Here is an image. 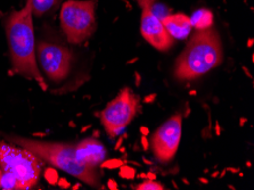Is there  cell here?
<instances>
[{
	"mask_svg": "<svg viewBox=\"0 0 254 190\" xmlns=\"http://www.w3.org/2000/svg\"><path fill=\"white\" fill-rule=\"evenodd\" d=\"M0 169L18 182L21 189L34 187L40 179V160L36 155L8 141L0 142Z\"/></svg>",
	"mask_w": 254,
	"mask_h": 190,
	"instance_id": "cell-6",
	"label": "cell"
},
{
	"mask_svg": "<svg viewBox=\"0 0 254 190\" xmlns=\"http://www.w3.org/2000/svg\"><path fill=\"white\" fill-rule=\"evenodd\" d=\"M33 17H51L62 6L63 0H30Z\"/></svg>",
	"mask_w": 254,
	"mask_h": 190,
	"instance_id": "cell-12",
	"label": "cell"
},
{
	"mask_svg": "<svg viewBox=\"0 0 254 190\" xmlns=\"http://www.w3.org/2000/svg\"><path fill=\"white\" fill-rule=\"evenodd\" d=\"M36 60L40 74L48 83L60 87L70 79L74 69V54L57 31L45 25L36 41ZM47 88V87H46Z\"/></svg>",
	"mask_w": 254,
	"mask_h": 190,
	"instance_id": "cell-4",
	"label": "cell"
},
{
	"mask_svg": "<svg viewBox=\"0 0 254 190\" xmlns=\"http://www.w3.org/2000/svg\"><path fill=\"white\" fill-rule=\"evenodd\" d=\"M221 62L222 47L217 31L197 30L176 62L175 75L178 80L197 79Z\"/></svg>",
	"mask_w": 254,
	"mask_h": 190,
	"instance_id": "cell-2",
	"label": "cell"
},
{
	"mask_svg": "<svg viewBox=\"0 0 254 190\" xmlns=\"http://www.w3.org/2000/svg\"><path fill=\"white\" fill-rule=\"evenodd\" d=\"M122 165L121 160H112V161H105L103 163L104 168H110V169H115L120 168Z\"/></svg>",
	"mask_w": 254,
	"mask_h": 190,
	"instance_id": "cell-17",
	"label": "cell"
},
{
	"mask_svg": "<svg viewBox=\"0 0 254 190\" xmlns=\"http://www.w3.org/2000/svg\"><path fill=\"white\" fill-rule=\"evenodd\" d=\"M142 145H144L145 149L147 148V147H148V143H146V139H145V138H142Z\"/></svg>",
	"mask_w": 254,
	"mask_h": 190,
	"instance_id": "cell-18",
	"label": "cell"
},
{
	"mask_svg": "<svg viewBox=\"0 0 254 190\" xmlns=\"http://www.w3.org/2000/svg\"><path fill=\"white\" fill-rule=\"evenodd\" d=\"M182 121L180 114L172 115L153 134V152L161 163H168L175 157L182 137Z\"/></svg>",
	"mask_w": 254,
	"mask_h": 190,
	"instance_id": "cell-8",
	"label": "cell"
},
{
	"mask_svg": "<svg viewBox=\"0 0 254 190\" xmlns=\"http://www.w3.org/2000/svg\"><path fill=\"white\" fill-rule=\"evenodd\" d=\"M1 173H2V171H1V169H0V179H1Z\"/></svg>",
	"mask_w": 254,
	"mask_h": 190,
	"instance_id": "cell-19",
	"label": "cell"
},
{
	"mask_svg": "<svg viewBox=\"0 0 254 190\" xmlns=\"http://www.w3.org/2000/svg\"><path fill=\"white\" fill-rule=\"evenodd\" d=\"M155 1H156V0H137L138 5L141 7L142 10L152 9L154 2H155Z\"/></svg>",
	"mask_w": 254,
	"mask_h": 190,
	"instance_id": "cell-16",
	"label": "cell"
},
{
	"mask_svg": "<svg viewBox=\"0 0 254 190\" xmlns=\"http://www.w3.org/2000/svg\"><path fill=\"white\" fill-rule=\"evenodd\" d=\"M191 24L195 26L197 30H204V29H209L211 25H212V21H213V16L212 13L206 9H201L197 10L196 13L193 15V17L190 18Z\"/></svg>",
	"mask_w": 254,
	"mask_h": 190,
	"instance_id": "cell-13",
	"label": "cell"
},
{
	"mask_svg": "<svg viewBox=\"0 0 254 190\" xmlns=\"http://www.w3.org/2000/svg\"><path fill=\"white\" fill-rule=\"evenodd\" d=\"M139 99L129 88H125L115 98L107 104L101 113V120L107 134L114 138L137 114Z\"/></svg>",
	"mask_w": 254,
	"mask_h": 190,
	"instance_id": "cell-7",
	"label": "cell"
},
{
	"mask_svg": "<svg viewBox=\"0 0 254 190\" xmlns=\"http://www.w3.org/2000/svg\"><path fill=\"white\" fill-rule=\"evenodd\" d=\"M141 34L154 48L167 52L173 45V38L164 28L161 19L153 14L152 9L142 10L141 15Z\"/></svg>",
	"mask_w": 254,
	"mask_h": 190,
	"instance_id": "cell-9",
	"label": "cell"
},
{
	"mask_svg": "<svg viewBox=\"0 0 254 190\" xmlns=\"http://www.w3.org/2000/svg\"><path fill=\"white\" fill-rule=\"evenodd\" d=\"M3 26L8 41L13 71L29 80H36L46 90L47 88L38 69L36 60V36L30 0H26L22 9L7 14L3 18Z\"/></svg>",
	"mask_w": 254,
	"mask_h": 190,
	"instance_id": "cell-1",
	"label": "cell"
},
{
	"mask_svg": "<svg viewBox=\"0 0 254 190\" xmlns=\"http://www.w3.org/2000/svg\"><path fill=\"white\" fill-rule=\"evenodd\" d=\"M136 174V171L132 168H129V166H122L120 170V176L125 179H132Z\"/></svg>",
	"mask_w": 254,
	"mask_h": 190,
	"instance_id": "cell-15",
	"label": "cell"
},
{
	"mask_svg": "<svg viewBox=\"0 0 254 190\" xmlns=\"http://www.w3.org/2000/svg\"><path fill=\"white\" fill-rule=\"evenodd\" d=\"M162 23L169 34L176 39L186 38L193 28L190 17L185 14L169 15L162 19Z\"/></svg>",
	"mask_w": 254,
	"mask_h": 190,
	"instance_id": "cell-11",
	"label": "cell"
},
{
	"mask_svg": "<svg viewBox=\"0 0 254 190\" xmlns=\"http://www.w3.org/2000/svg\"><path fill=\"white\" fill-rule=\"evenodd\" d=\"M6 141L14 143L29 150L41 161H45L55 168L66 172L76 179L92 187H99L98 176L95 168L82 164L75 157L74 145L52 141H40L33 139L18 137V135L6 134Z\"/></svg>",
	"mask_w": 254,
	"mask_h": 190,
	"instance_id": "cell-3",
	"label": "cell"
},
{
	"mask_svg": "<svg viewBox=\"0 0 254 190\" xmlns=\"http://www.w3.org/2000/svg\"><path fill=\"white\" fill-rule=\"evenodd\" d=\"M137 189L138 190H162L163 186L156 181L147 180V181H144L140 185H138Z\"/></svg>",
	"mask_w": 254,
	"mask_h": 190,
	"instance_id": "cell-14",
	"label": "cell"
},
{
	"mask_svg": "<svg viewBox=\"0 0 254 190\" xmlns=\"http://www.w3.org/2000/svg\"><path fill=\"white\" fill-rule=\"evenodd\" d=\"M96 0H67L62 3L61 28L68 44L81 45L96 29Z\"/></svg>",
	"mask_w": 254,
	"mask_h": 190,
	"instance_id": "cell-5",
	"label": "cell"
},
{
	"mask_svg": "<svg viewBox=\"0 0 254 190\" xmlns=\"http://www.w3.org/2000/svg\"><path fill=\"white\" fill-rule=\"evenodd\" d=\"M75 157L82 164L96 168L105 160L106 149L102 142L94 138H88L74 145Z\"/></svg>",
	"mask_w": 254,
	"mask_h": 190,
	"instance_id": "cell-10",
	"label": "cell"
}]
</instances>
